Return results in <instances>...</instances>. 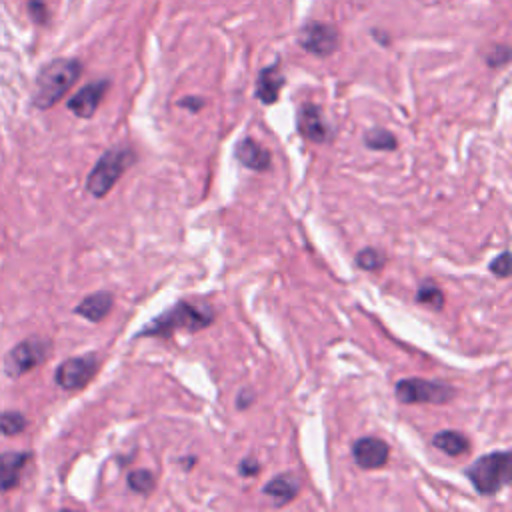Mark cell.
<instances>
[{
    "instance_id": "cell-22",
    "label": "cell",
    "mask_w": 512,
    "mask_h": 512,
    "mask_svg": "<svg viewBox=\"0 0 512 512\" xmlns=\"http://www.w3.org/2000/svg\"><path fill=\"white\" fill-rule=\"evenodd\" d=\"M384 262H386L384 254H382L380 250H376V248H364V250H360L358 256H356V264H358L362 270H368V272L380 270V268L384 266Z\"/></svg>"
},
{
    "instance_id": "cell-10",
    "label": "cell",
    "mask_w": 512,
    "mask_h": 512,
    "mask_svg": "<svg viewBox=\"0 0 512 512\" xmlns=\"http://www.w3.org/2000/svg\"><path fill=\"white\" fill-rule=\"evenodd\" d=\"M352 456L362 470H376L388 462L390 446L376 436H364L352 444Z\"/></svg>"
},
{
    "instance_id": "cell-11",
    "label": "cell",
    "mask_w": 512,
    "mask_h": 512,
    "mask_svg": "<svg viewBox=\"0 0 512 512\" xmlns=\"http://www.w3.org/2000/svg\"><path fill=\"white\" fill-rule=\"evenodd\" d=\"M108 90V80H98V82H90L84 88H80L70 100H68V108L78 116V118H90L94 116L96 108L100 106L104 94Z\"/></svg>"
},
{
    "instance_id": "cell-19",
    "label": "cell",
    "mask_w": 512,
    "mask_h": 512,
    "mask_svg": "<svg viewBox=\"0 0 512 512\" xmlns=\"http://www.w3.org/2000/svg\"><path fill=\"white\" fill-rule=\"evenodd\" d=\"M154 484H156L154 474L146 468H138V470H132L128 474V486H130L132 492H138V494L146 496L154 490Z\"/></svg>"
},
{
    "instance_id": "cell-18",
    "label": "cell",
    "mask_w": 512,
    "mask_h": 512,
    "mask_svg": "<svg viewBox=\"0 0 512 512\" xmlns=\"http://www.w3.org/2000/svg\"><path fill=\"white\" fill-rule=\"evenodd\" d=\"M364 144L372 150H396L398 140L386 128H372L364 134Z\"/></svg>"
},
{
    "instance_id": "cell-3",
    "label": "cell",
    "mask_w": 512,
    "mask_h": 512,
    "mask_svg": "<svg viewBox=\"0 0 512 512\" xmlns=\"http://www.w3.org/2000/svg\"><path fill=\"white\" fill-rule=\"evenodd\" d=\"M466 476L474 490L484 496L500 492L510 482V452H490L474 460L466 468Z\"/></svg>"
},
{
    "instance_id": "cell-26",
    "label": "cell",
    "mask_w": 512,
    "mask_h": 512,
    "mask_svg": "<svg viewBox=\"0 0 512 512\" xmlns=\"http://www.w3.org/2000/svg\"><path fill=\"white\" fill-rule=\"evenodd\" d=\"M238 472H240L242 476H256V474L260 472V466H258L256 460L244 458V460L240 462V466H238Z\"/></svg>"
},
{
    "instance_id": "cell-24",
    "label": "cell",
    "mask_w": 512,
    "mask_h": 512,
    "mask_svg": "<svg viewBox=\"0 0 512 512\" xmlns=\"http://www.w3.org/2000/svg\"><path fill=\"white\" fill-rule=\"evenodd\" d=\"M510 60V50H508V46H496L490 54H488V64L490 66H504L506 62Z\"/></svg>"
},
{
    "instance_id": "cell-2",
    "label": "cell",
    "mask_w": 512,
    "mask_h": 512,
    "mask_svg": "<svg viewBox=\"0 0 512 512\" xmlns=\"http://www.w3.org/2000/svg\"><path fill=\"white\" fill-rule=\"evenodd\" d=\"M80 72H82V64L72 58H56L48 62L36 76L34 98H32L34 106L42 110L52 108L80 78Z\"/></svg>"
},
{
    "instance_id": "cell-20",
    "label": "cell",
    "mask_w": 512,
    "mask_h": 512,
    "mask_svg": "<svg viewBox=\"0 0 512 512\" xmlns=\"http://www.w3.org/2000/svg\"><path fill=\"white\" fill-rule=\"evenodd\" d=\"M416 300H418L420 304H426V306H432V308L440 310L442 304H444V294H442V290L438 288V284L426 280V282L420 284V288H418V292H416Z\"/></svg>"
},
{
    "instance_id": "cell-21",
    "label": "cell",
    "mask_w": 512,
    "mask_h": 512,
    "mask_svg": "<svg viewBox=\"0 0 512 512\" xmlns=\"http://www.w3.org/2000/svg\"><path fill=\"white\" fill-rule=\"evenodd\" d=\"M26 418L22 412H0V434L16 436L26 428Z\"/></svg>"
},
{
    "instance_id": "cell-8",
    "label": "cell",
    "mask_w": 512,
    "mask_h": 512,
    "mask_svg": "<svg viewBox=\"0 0 512 512\" xmlns=\"http://www.w3.org/2000/svg\"><path fill=\"white\" fill-rule=\"evenodd\" d=\"M298 44L320 58L330 56L332 52H336L338 48V30L326 22H308L302 26L300 36H298Z\"/></svg>"
},
{
    "instance_id": "cell-25",
    "label": "cell",
    "mask_w": 512,
    "mask_h": 512,
    "mask_svg": "<svg viewBox=\"0 0 512 512\" xmlns=\"http://www.w3.org/2000/svg\"><path fill=\"white\" fill-rule=\"evenodd\" d=\"M28 6H30V14L34 16L36 22L44 24V22L48 20V10H46V4H44V2H40V0H30Z\"/></svg>"
},
{
    "instance_id": "cell-17",
    "label": "cell",
    "mask_w": 512,
    "mask_h": 512,
    "mask_svg": "<svg viewBox=\"0 0 512 512\" xmlns=\"http://www.w3.org/2000/svg\"><path fill=\"white\" fill-rule=\"evenodd\" d=\"M432 444L448 454V456H462L468 452L470 448V442L464 434H460L458 430H440L434 438H432Z\"/></svg>"
},
{
    "instance_id": "cell-14",
    "label": "cell",
    "mask_w": 512,
    "mask_h": 512,
    "mask_svg": "<svg viewBox=\"0 0 512 512\" xmlns=\"http://www.w3.org/2000/svg\"><path fill=\"white\" fill-rule=\"evenodd\" d=\"M282 86H284V74L276 64L262 68L256 78V98L262 104H274L278 100Z\"/></svg>"
},
{
    "instance_id": "cell-4",
    "label": "cell",
    "mask_w": 512,
    "mask_h": 512,
    "mask_svg": "<svg viewBox=\"0 0 512 512\" xmlns=\"http://www.w3.org/2000/svg\"><path fill=\"white\" fill-rule=\"evenodd\" d=\"M134 160H136V154L130 148H112L104 152L88 174L86 190L96 198L106 196L110 188L126 172V168L134 164Z\"/></svg>"
},
{
    "instance_id": "cell-27",
    "label": "cell",
    "mask_w": 512,
    "mask_h": 512,
    "mask_svg": "<svg viewBox=\"0 0 512 512\" xmlns=\"http://www.w3.org/2000/svg\"><path fill=\"white\" fill-rule=\"evenodd\" d=\"M178 106L188 108L190 112H198V110L204 106V100H202V98H196V96H188V98H182V100L178 102Z\"/></svg>"
},
{
    "instance_id": "cell-13",
    "label": "cell",
    "mask_w": 512,
    "mask_h": 512,
    "mask_svg": "<svg viewBox=\"0 0 512 512\" xmlns=\"http://www.w3.org/2000/svg\"><path fill=\"white\" fill-rule=\"evenodd\" d=\"M266 496H270L274 500L276 506H284L288 502H292L298 492H300V478L296 474L284 472L274 476L270 482H266V486L262 488Z\"/></svg>"
},
{
    "instance_id": "cell-9",
    "label": "cell",
    "mask_w": 512,
    "mask_h": 512,
    "mask_svg": "<svg viewBox=\"0 0 512 512\" xmlns=\"http://www.w3.org/2000/svg\"><path fill=\"white\" fill-rule=\"evenodd\" d=\"M296 126H298L300 136L314 142V144H322V142H328L332 138V132H330V126L324 118L322 108L312 104V102H306V104L300 106Z\"/></svg>"
},
{
    "instance_id": "cell-23",
    "label": "cell",
    "mask_w": 512,
    "mask_h": 512,
    "mask_svg": "<svg viewBox=\"0 0 512 512\" xmlns=\"http://www.w3.org/2000/svg\"><path fill=\"white\" fill-rule=\"evenodd\" d=\"M490 272L494 276H500V278H508L510 276V254L504 250L500 256H496L492 262H490Z\"/></svg>"
},
{
    "instance_id": "cell-6",
    "label": "cell",
    "mask_w": 512,
    "mask_h": 512,
    "mask_svg": "<svg viewBox=\"0 0 512 512\" xmlns=\"http://www.w3.org/2000/svg\"><path fill=\"white\" fill-rule=\"evenodd\" d=\"M50 354V342L42 338H28L18 342L4 358L6 374L12 378H18L38 364H42Z\"/></svg>"
},
{
    "instance_id": "cell-12",
    "label": "cell",
    "mask_w": 512,
    "mask_h": 512,
    "mask_svg": "<svg viewBox=\"0 0 512 512\" xmlns=\"http://www.w3.org/2000/svg\"><path fill=\"white\" fill-rule=\"evenodd\" d=\"M234 156L238 158V162L242 166L256 170V172H266L272 164V156H270L268 148H264L260 142H256L252 138H244L242 142H238Z\"/></svg>"
},
{
    "instance_id": "cell-1",
    "label": "cell",
    "mask_w": 512,
    "mask_h": 512,
    "mask_svg": "<svg viewBox=\"0 0 512 512\" xmlns=\"http://www.w3.org/2000/svg\"><path fill=\"white\" fill-rule=\"evenodd\" d=\"M214 320V310L210 304H194V302H178L160 316H156L146 328L138 332V336H158L168 338L178 330L198 332L210 326Z\"/></svg>"
},
{
    "instance_id": "cell-7",
    "label": "cell",
    "mask_w": 512,
    "mask_h": 512,
    "mask_svg": "<svg viewBox=\"0 0 512 512\" xmlns=\"http://www.w3.org/2000/svg\"><path fill=\"white\" fill-rule=\"evenodd\" d=\"M96 370H98V358L94 354L74 356V358L64 360L58 366L54 380L64 390H78L94 378Z\"/></svg>"
},
{
    "instance_id": "cell-5",
    "label": "cell",
    "mask_w": 512,
    "mask_h": 512,
    "mask_svg": "<svg viewBox=\"0 0 512 512\" xmlns=\"http://www.w3.org/2000/svg\"><path fill=\"white\" fill-rule=\"evenodd\" d=\"M394 392L402 404H446L456 394L450 384L426 378L398 380Z\"/></svg>"
},
{
    "instance_id": "cell-16",
    "label": "cell",
    "mask_w": 512,
    "mask_h": 512,
    "mask_svg": "<svg viewBox=\"0 0 512 512\" xmlns=\"http://www.w3.org/2000/svg\"><path fill=\"white\" fill-rule=\"evenodd\" d=\"M112 302H114L112 294L106 292V290H100V292H94V294L86 296V298L74 308V312L80 314V316H84V318L90 320V322H100V320L106 318L108 312L112 310Z\"/></svg>"
},
{
    "instance_id": "cell-28",
    "label": "cell",
    "mask_w": 512,
    "mask_h": 512,
    "mask_svg": "<svg viewBox=\"0 0 512 512\" xmlns=\"http://www.w3.org/2000/svg\"><path fill=\"white\" fill-rule=\"evenodd\" d=\"M252 398H254V394H252L250 390L240 392V394H238V408H246V406L252 402Z\"/></svg>"
},
{
    "instance_id": "cell-15",
    "label": "cell",
    "mask_w": 512,
    "mask_h": 512,
    "mask_svg": "<svg viewBox=\"0 0 512 512\" xmlns=\"http://www.w3.org/2000/svg\"><path fill=\"white\" fill-rule=\"evenodd\" d=\"M28 460H30V454H24V452L0 454V492H6L18 484L20 474Z\"/></svg>"
}]
</instances>
